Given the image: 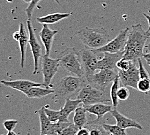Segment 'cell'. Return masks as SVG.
Listing matches in <instances>:
<instances>
[{"label": "cell", "mask_w": 150, "mask_h": 135, "mask_svg": "<svg viewBox=\"0 0 150 135\" xmlns=\"http://www.w3.org/2000/svg\"><path fill=\"white\" fill-rule=\"evenodd\" d=\"M145 48L148 49V51L150 52V39H149L146 42V44L145 46Z\"/></svg>", "instance_id": "8d00e7d4"}, {"label": "cell", "mask_w": 150, "mask_h": 135, "mask_svg": "<svg viewBox=\"0 0 150 135\" xmlns=\"http://www.w3.org/2000/svg\"><path fill=\"white\" fill-rule=\"evenodd\" d=\"M54 1L57 3L58 4H59V5H60V0H54Z\"/></svg>", "instance_id": "b9f144b4"}, {"label": "cell", "mask_w": 150, "mask_h": 135, "mask_svg": "<svg viewBox=\"0 0 150 135\" xmlns=\"http://www.w3.org/2000/svg\"><path fill=\"white\" fill-rule=\"evenodd\" d=\"M60 66L59 59H51L49 56L44 55L42 58V72L43 77V86L51 89L53 85L51 81Z\"/></svg>", "instance_id": "8992f818"}, {"label": "cell", "mask_w": 150, "mask_h": 135, "mask_svg": "<svg viewBox=\"0 0 150 135\" xmlns=\"http://www.w3.org/2000/svg\"><path fill=\"white\" fill-rule=\"evenodd\" d=\"M149 37L150 32L144 29L141 24L133 25L128 35L124 58L138 62L139 59L143 57L144 49Z\"/></svg>", "instance_id": "6da1fadb"}, {"label": "cell", "mask_w": 150, "mask_h": 135, "mask_svg": "<svg viewBox=\"0 0 150 135\" xmlns=\"http://www.w3.org/2000/svg\"><path fill=\"white\" fill-rule=\"evenodd\" d=\"M44 110L47 116L49 119L52 123H56L60 120V111H53L47 108V106H44Z\"/></svg>", "instance_id": "484cf974"}, {"label": "cell", "mask_w": 150, "mask_h": 135, "mask_svg": "<svg viewBox=\"0 0 150 135\" xmlns=\"http://www.w3.org/2000/svg\"><path fill=\"white\" fill-rule=\"evenodd\" d=\"M129 33V27L125 28V29L121 30L119 34L113 40L109 41L107 44L100 48L93 49V51L96 53L105 52L117 53L118 52L124 51L127 44Z\"/></svg>", "instance_id": "52a82bcc"}, {"label": "cell", "mask_w": 150, "mask_h": 135, "mask_svg": "<svg viewBox=\"0 0 150 135\" xmlns=\"http://www.w3.org/2000/svg\"><path fill=\"white\" fill-rule=\"evenodd\" d=\"M145 60L146 61L147 64L150 66V59H145Z\"/></svg>", "instance_id": "ab89813d"}, {"label": "cell", "mask_w": 150, "mask_h": 135, "mask_svg": "<svg viewBox=\"0 0 150 135\" xmlns=\"http://www.w3.org/2000/svg\"><path fill=\"white\" fill-rule=\"evenodd\" d=\"M120 81L119 79V77L117 75L115 79L112 82V86L111 87L110 90V98L112 101V106L113 107V109H117L118 105V99L117 97V93L118 89H119L120 86Z\"/></svg>", "instance_id": "cb8c5ba5"}, {"label": "cell", "mask_w": 150, "mask_h": 135, "mask_svg": "<svg viewBox=\"0 0 150 135\" xmlns=\"http://www.w3.org/2000/svg\"><path fill=\"white\" fill-rule=\"evenodd\" d=\"M139 64V75L140 79H144V78H150V75L146 69L144 68L142 63L141 59H139L138 60Z\"/></svg>", "instance_id": "1f68e13d"}, {"label": "cell", "mask_w": 150, "mask_h": 135, "mask_svg": "<svg viewBox=\"0 0 150 135\" xmlns=\"http://www.w3.org/2000/svg\"><path fill=\"white\" fill-rule=\"evenodd\" d=\"M143 15L144 16V17L147 19V20H148V29L147 31H148V32H150V16L147 14L146 13H144V12L143 13Z\"/></svg>", "instance_id": "d590c367"}, {"label": "cell", "mask_w": 150, "mask_h": 135, "mask_svg": "<svg viewBox=\"0 0 150 135\" xmlns=\"http://www.w3.org/2000/svg\"><path fill=\"white\" fill-rule=\"evenodd\" d=\"M87 111L86 109L83 105L78 106L75 110L74 115L73 118V124L78 129H81L85 127L86 124L88 123L87 118Z\"/></svg>", "instance_id": "ffe728a7"}, {"label": "cell", "mask_w": 150, "mask_h": 135, "mask_svg": "<svg viewBox=\"0 0 150 135\" xmlns=\"http://www.w3.org/2000/svg\"><path fill=\"white\" fill-rule=\"evenodd\" d=\"M1 83L5 86L10 87L11 89L17 90L26 95L31 88L34 86H42L43 83H36L33 81L24 79H19L14 81L2 80Z\"/></svg>", "instance_id": "4fadbf2b"}, {"label": "cell", "mask_w": 150, "mask_h": 135, "mask_svg": "<svg viewBox=\"0 0 150 135\" xmlns=\"http://www.w3.org/2000/svg\"><path fill=\"white\" fill-rule=\"evenodd\" d=\"M42 0H31V1L29 3V5L25 9V12L28 20H30L32 18L33 13L34 11V9L37 7L39 3Z\"/></svg>", "instance_id": "83f0119b"}, {"label": "cell", "mask_w": 150, "mask_h": 135, "mask_svg": "<svg viewBox=\"0 0 150 135\" xmlns=\"http://www.w3.org/2000/svg\"><path fill=\"white\" fill-rule=\"evenodd\" d=\"M71 14L69 13H52L37 18L36 20L42 24H53L68 18Z\"/></svg>", "instance_id": "44dd1931"}, {"label": "cell", "mask_w": 150, "mask_h": 135, "mask_svg": "<svg viewBox=\"0 0 150 135\" xmlns=\"http://www.w3.org/2000/svg\"><path fill=\"white\" fill-rule=\"evenodd\" d=\"M79 129H78L74 124H71L68 127L65 128L58 135H76Z\"/></svg>", "instance_id": "4dcf8cb0"}, {"label": "cell", "mask_w": 150, "mask_h": 135, "mask_svg": "<svg viewBox=\"0 0 150 135\" xmlns=\"http://www.w3.org/2000/svg\"><path fill=\"white\" fill-rule=\"evenodd\" d=\"M143 57L144 59H150V52H148L147 53H145V54H144Z\"/></svg>", "instance_id": "74e56055"}, {"label": "cell", "mask_w": 150, "mask_h": 135, "mask_svg": "<svg viewBox=\"0 0 150 135\" xmlns=\"http://www.w3.org/2000/svg\"><path fill=\"white\" fill-rule=\"evenodd\" d=\"M82 103V101L79 99L72 100L70 98L65 99V103L63 107H61L60 111V120L59 121L68 122V116L72 112H74L75 110L77 109L78 106Z\"/></svg>", "instance_id": "e0dca14e"}, {"label": "cell", "mask_w": 150, "mask_h": 135, "mask_svg": "<svg viewBox=\"0 0 150 135\" xmlns=\"http://www.w3.org/2000/svg\"><path fill=\"white\" fill-rule=\"evenodd\" d=\"M54 89H46L42 86H34L28 91L25 96L30 99H40L51 94H54Z\"/></svg>", "instance_id": "7402d4cb"}, {"label": "cell", "mask_w": 150, "mask_h": 135, "mask_svg": "<svg viewBox=\"0 0 150 135\" xmlns=\"http://www.w3.org/2000/svg\"><path fill=\"white\" fill-rule=\"evenodd\" d=\"M117 75L118 73H115V70H100L97 73H95L85 79L87 83L105 90L106 88L113 82Z\"/></svg>", "instance_id": "9c48e42d"}, {"label": "cell", "mask_w": 150, "mask_h": 135, "mask_svg": "<svg viewBox=\"0 0 150 135\" xmlns=\"http://www.w3.org/2000/svg\"><path fill=\"white\" fill-rule=\"evenodd\" d=\"M81 63L84 72V77L87 78L95 73L98 70V59L96 53L93 49L85 48L79 51Z\"/></svg>", "instance_id": "ba28073f"}, {"label": "cell", "mask_w": 150, "mask_h": 135, "mask_svg": "<svg viewBox=\"0 0 150 135\" xmlns=\"http://www.w3.org/2000/svg\"><path fill=\"white\" fill-rule=\"evenodd\" d=\"M27 26L28 31H29V44L30 45V49L31 51H32L34 59V68L33 74H36L38 72L39 62L40 57L42 56V47L38 41V40L37 39V37L36 36L35 33H34V31L33 28V25L32 23H31L30 20H27Z\"/></svg>", "instance_id": "8fae6325"}, {"label": "cell", "mask_w": 150, "mask_h": 135, "mask_svg": "<svg viewBox=\"0 0 150 135\" xmlns=\"http://www.w3.org/2000/svg\"><path fill=\"white\" fill-rule=\"evenodd\" d=\"M131 61L130 60H128L125 58L121 59L120 60L117 62V68L118 70H121V71H126L129 68Z\"/></svg>", "instance_id": "f546056e"}, {"label": "cell", "mask_w": 150, "mask_h": 135, "mask_svg": "<svg viewBox=\"0 0 150 135\" xmlns=\"http://www.w3.org/2000/svg\"><path fill=\"white\" fill-rule=\"evenodd\" d=\"M76 135H90V132L89 129L86 127H83L79 129Z\"/></svg>", "instance_id": "836d02e7"}, {"label": "cell", "mask_w": 150, "mask_h": 135, "mask_svg": "<svg viewBox=\"0 0 150 135\" xmlns=\"http://www.w3.org/2000/svg\"><path fill=\"white\" fill-rule=\"evenodd\" d=\"M60 67L67 73L75 76L84 77L79 51L75 48H67L58 55Z\"/></svg>", "instance_id": "277c9868"}, {"label": "cell", "mask_w": 150, "mask_h": 135, "mask_svg": "<svg viewBox=\"0 0 150 135\" xmlns=\"http://www.w3.org/2000/svg\"><path fill=\"white\" fill-rule=\"evenodd\" d=\"M102 126L109 134L111 135H128L126 129L118 126V125H109L102 124Z\"/></svg>", "instance_id": "d4e9b609"}, {"label": "cell", "mask_w": 150, "mask_h": 135, "mask_svg": "<svg viewBox=\"0 0 150 135\" xmlns=\"http://www.w3.org/2000/svg\"><path fill=\"white\" fill-rule=\"evenodd\" d=\"M111 114L113 118L116 120L117 125L118 126L126 129L128 128H135L139 130H142L143 127L138 122L132 120V119L128 118L125 116L122 115L118 112L117 109H112Z\"/></svg>", "instance_id": "9a60e30c"}, {"label": "cell", "mask_w": 150, "mask_h": 135, "mask_svg": "<svg viewBox=\"0 0 150 135\" xmlns=\"http://www.w3.org/2000/svg\"><path fill=\"white\" fill-rule=\"evenodd\" d=\"M137 90L139 92L147 94L150 91V78L140 79L137 84Z\"/></svg>", "instance_id": "4316f807"}, {"label": "cell", "mask_w": 150, "mask_h": 135, "mask_svg": "<svg viewBox=\"0 0 150 135\" xmlns=\"http://www.w3.org/2000/svg\"><path fill=\"white\" fill-rule=\"evenodd\" d=\"M129 91L126 86H123L119 88L117 93V97L118 99L120 100V101H125V100H127L129 98Z\"/></svg>", "instance_id": "f1b7e54d"}, {"label": "cell", "mask_w": 150, "mask_h": 135, "mask_svg": "<svg viewBox=\"0 0 150 135\" xmlns=\"http://www.w3.org/2000/svg\"><path fill=\"white\" fill-rule=\"evenodd\" d=\"M108 135H111V134H108Z\"/></svg>", "instance_id": "ee69618b"}, {"label": "cell", "mask_w": 150, "mask_h": 135, "mask_svg": "<svg viewBox=\"0 0 150 135\" xmlns=\"http://www.w3.org/2000/svg\"><path fill=\"white\" fill-rule=\"evenodd\" d=\"M84 106L90 114L96 116V121H102L104 116L108 112H111L112 110V106L104 104V103H98Z\"/></svg>", "instance_id": "2e32d148"}, {"label": "cell", "mask_w": 150, "mask_h": 135, "mask_svg": "<svg viewBox=\"0 0 150 135\" xmlns=\"http://www.w3.org/2000/svg\"><path fill=\"white\" fill-rule=\"evenodd\" d=\"M76 36L86 48L92 49L100 48L110 41V36L103 28H83L77 31Z\"/></svg>", "instance_id": "7a4b0ae2"}, {"label": "cell", "mask_w": 150, "mask_h": 135, "mask_svg": "<svg viewBox=\"0 0 150 135\" xmlns=\"http://www.w3.org/2000/svg\"><path fill=\"white\" fill-rule=\"evenodd\" d=\"M38 114L40 123V134L52 135L53 123L50 121L44 110V106H42L37 111Z\"/></svg>", "instance_id": "ac0fdd59"}, {"label": "cell", "mask_w": 150, "mask_h": 135, "mask_svg": "<svg viewBox=\"0 0 150 135\" xmlns=\"http://www.w3.org/2000/svg\"><path fill=\"white\" fill-rule=\"evenodd\" d=\"M21 33V38L19 40V46L20 49V54H21V67L24 68L25 62V55H26V50L27 44L29 43V36H28L27 32L25 31L23 24L22 23L20 24V30Z\"/></svg>", "instance_id": "d6986e66"}, {"label": "cell", "mask_w": 150, "mask_h": 135, "mask_svg": "<svg viewBox=\"0 0 150 135\" xmlns=\"http://www.w3.org/2000/svg\"><path fill=\"white\" fill-rule=\"evenodd\" d=\"M77 99L80 100L83 106H87L98 103L110 102L105 90L100 89L89 83H86L80 90L77 96Z\"/></svg>", "instance_id": "5b68a950"}, {"label": "cell", "mask_w": 150, "mask_h": 135, "mask_svg": "<svg viewBox=\"0 0 150 135\" xmlns=\"http://www.w3.org/2000/svg\"><path fill=\"white\" fill-rule=\"evenodd\" d=\"M40 135H49V134H40Z\"/></svg>", "instance_id": "7bdbcfd3"}, {"label": "cell", "mask_w": 150, "mask_h": 135, "mask_svg": "<svg viewBox=\"0 0 150 135\" xmlns=\"http://www.w3.org/2000/svg\"><path fill=\"white\" fill-rule=\"evenodd\" d=\"M23 1L25 3H30L31 1V0H23Z\"/></svg>", "instance_id": "60d3db41"}, {"label": "cell", "mask_w": 150, "mask_h": 135, "mask_svg": "<svg viewBox=\"0 0 150 135\" xmlns=\"http://www.w3.org/2000/svg\"><path fill=\"white\" fill-rule=\"evenodd\" d=\"M136 61H131L129 68L126 71L118 70V75L120 83L124 86L131 87L137 90V84L140 80L139 67H137Z\"/></svg>", "instance_id": "30bf717a"}, {"label": "cell", "mask_w": 150, "mask_h": 135, "mask_svg": "<svg viewBox=\"0 0 150 135\" xmlns=\"http://www.w3.org/2000/svg\"><path fill=\"white\" fill-rule=\"evenodd\" d=\"M7 135H17V134L15 133L13 131H8V133L7 134Z\"/></svg>", "instance_id": "f35d334b"}, {"label": "cell", "mask_w": 150, "mask_h": 135, "mask_svg": "<svg viewBox=\"0 0 150 135\" xmlns=\"http://www.w3.org/2000/svg\"><path fill=\"white\" fill-rule=\"evenodd\" d=\"M104 57L98 61V70H115L117 62L124 57V51L117 53H104Z\"/></svg>", "instance_id": "7c38bea8"}, {"label": "cell", "mask_w": 150, "mask_h": 135, "mask_svg": "<svg viewBox=\"0 0 150 135\" xmlns=\"http://www.w3.org/2000/svg\"><path fill=\"white\" fill-rule=\"evenodd\" d=\"M12 37H13V39L15 40H16V41L18 42L19 40H20V38H21V33H20V31H15V32L13 33V34H12Z\"/></svg>", "instance_id": "e575fe53"}, {"label": "cell", "mask_w": 150, "mask_h": 135, "mask_svg": "<svg viewBox=\"0 0 150 135\" xmlns=\"http://www.w3.org/2000/svg\"><path fill=\"white\" fill-rule=\"evenodd\" d=\"M18 123L17 120H8L4 122V126L6 130L8 131H13Z\"/></svg>", "instance_id": "d6a6232c"}, {"label": "cell", "mask_w": 150, "mask_h": 135, "mask_svg": "<svg viewBox=\"0 0 150 135\" xmlns=\"http://www.w3.org/2000/svg\"><path fill=\"white\" fill-rule=\"evenodd\" d=\"M57 33L58 31L51 29L48 26V24H43L42 29L39 34L42 44L45 47V55L49 56L54 36Z\"/></svg>", "instance_id": "5bb4252c"}, {"label": "cell", "mask_w": 150, "mask_h": 135, "mask_svg": "<svg viewBox=\"0 0 150 135\" xmlns=\"http://www.w3.org/2000/svg\"><path fill=\"white\" fill-rule=\"evenodd\" d=\"M102 121L96 120L88 122L85 127L89 129L90 135H108L109 133L102 126Z\"/></svg>", "instance_id": "603a6c76"}, {"label": "cell", "mask_w": 150, "mask_h": 135, "mask_svg": "<svg viewBox=\"0 0 150 135\" xmlns=\"http://www.w3.org/2000/svg\"><path fill=\"white\" fill-rule=\"evenodd\" d=\"M86 83L85 77L75 75H67L62 77L54 89V98L56 99L70 98L74 94L79 93Z\"/></svg>", "instance_id": "3957f363"}]
</instances>
